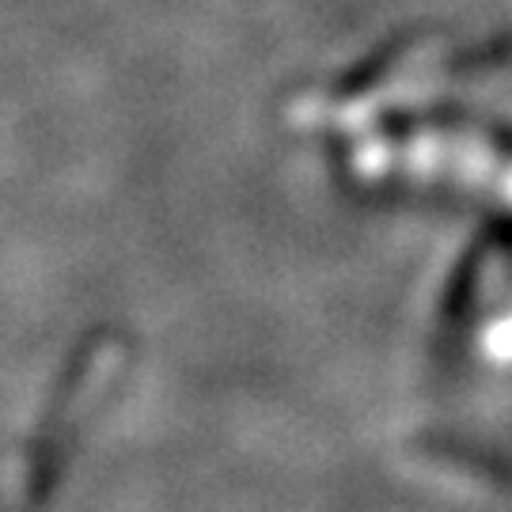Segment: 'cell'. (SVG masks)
Segmentation results:
<instances>
[{
  "instance_id": "6da1fadb",
  "label": "cell",
  "mask_w": 512,
  "mask_h": 512,
  "mask_svg": "<svg viewBox=\"0 0 512 512\" xmlns=\"http://www.w3.org/2000/svg\"><path fill=\"white\" fill-rule=\"evenodd\" d=\"M118 365H122V334H114V330L92 334V342L69 361V372L61 376L57 391L50 395L38 429L23 444V452L8 459V467H4L0 512H38L42 497L54 486L57 459L76 437V429L88 421V414L103 403Z\"/></svg>"
}]
</instances>
